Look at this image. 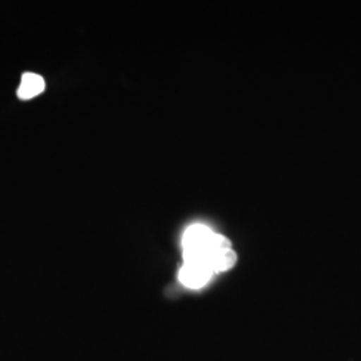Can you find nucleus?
Segmentation results:
<instances>
[{"label":"nucleus","instance_id":"1","mask_svg":"<svg viewBox=\"0 0 361 361\" xmlns=\"http://www.w3.org/2000/svg\"><path fill=\"white\" fill-rule=\"evenodd\" d=\"M182 250L185 262H201L213 273L229 271L237 261L229 240L202 224L192 225L183 233Z\"/></svg>","mask_w":361,"mask_h":361},{"label":"nucleus","instance_id":"2","mask_svg":"<svg viewBox=\"0 0 361 361\" xmlns=\"http://www.w3.org/2000/svg\"><path fill=\"white\" fill-rule=\"evenodd\" d=\"M214 273L201 262H183L180 271V281L185 286L198 289L209 283Z\"/></svg>","mask_w":361,"mask_h":361},{"label":"nucleus","instance_id":"3","mask_svg":"<svg viewBox=\"0 0 361 361\" xmlns=\"http://www.w3.org/2000/svg\"><path fill=\"white\" fill-rule=\"evenodd\" d=\"M43 90H44V79L38 74L26 73L23 74L20 80V86L18 89V97L23 101H27L38 97Z\"/></svg>","mask_w":361,"mask_h":361}]
</instances>
